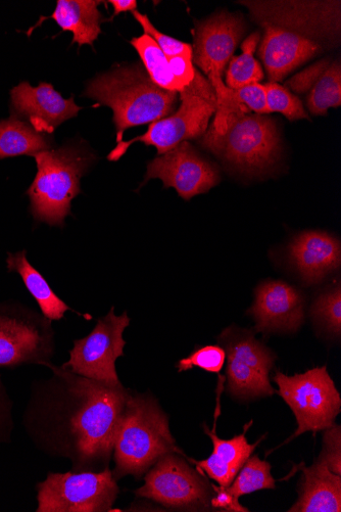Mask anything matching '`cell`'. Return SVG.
<instances>
[{"label": "cell", "mask_w": 341, "mask_h": 512, "mask_svg": "<svg viewBox=\"0 0 341 512\" xmlns=\"http://www.w3.org/2000/svg\"><path fill=\"white\" fill-rule=\"evenodd\" d=\"M53 376L34 381L22 424L34 447L67 458L72 472L110 468L115 436L131 391L78 376L48 363Z\"/></svg>", "instance_id": "cell-1"}, {"label": "cell", "mask_w": 341, "mask_h": 512, "mask_svg": "<svg viewBox=\"0 0 341 512\" xmlns=\"http://www.w3.org/2000/svg\"><path fill=\"white\" fill-rule=\"evenodd\" d=\"M170 453L186 456L170 431L168 415L153 395L131 392L115 436V480L126 476L142 479Z\"/></svg>", "instance_id": "cell-2"}, {"label": "cell", "mask_w": 341, "mask_h": 512, "mask_svg": "<svg viewBox=\"0 0 341 512\" xmlns=\"http://www.w3.org/2000/svg\"><path fill=\"white\" fill-rule=\"evenodd\" d=\"M83 96L113 110L118 144L128 128L152 124L172 115L178 100V92L158 86L138 65L95 77Z\"/></svg>", "instance_id": "cell-3"}, {"label": "cell", "mask_w": 341, "mask_h": 512, "mask_svg": "<svg viewBox=\"0 0 341 512\" xmlns=\"http://www.w3.org/2000/svg\"><path fill=\"white\" fill-rule=\"evenodd\" d=\"M202 145L243 172L261 173L279 158L280 138L275 123L246 111L217 114Z\"/></svg>", "instance_id": "cell-4"}, {"label": "cell", "mask_w": 341, "mask_h": 512, "mask_svg": "<svg viewBox=\"0 0 341 512\" xmlns=\"http://www.w3.org/2000/svg\"><path fill=\"white\" fill-rule=\"evenodd\" d=\"M37 174L27 191L30 211L37 222L63 227L71 203L81 193L80 180L93 157L77 148L63 147L35 157Z\"/></svg>", "instance_id": "cell-5"}, {"label": "cell", "mask_w": 341, "mask_h": 512, "mask_svg": "<svg viewBox=\"0 0 341 512\" xmlns=\"http://www.w3.org/2000/svg\"><path fill=\"white\" fill-rule=\"evenodd\" d=\"M179 93L181 106L177 112L152 123L143 135L131 141L119 143L109 155V161L120 160L135 143L157 148L160 156L183 142L203 136L208 129L210 119L217 111L214 87L196 68L191 83Z\"/></svg>", "instance_id": "cell-6"}, {"label": "cell", "mask_w": 341, "mask_h": 512, "mask_svg": "<svg viewBox=\"0 0 341 512\" xmlns=\"http://www.w3.org/2000/svg\"><path fill=\"white\" fill-rule=\"evenodd\" d=\"M273 381L279 388L276 394L294 412L298 422V430L286 443L307 432L325 431L335 424L341 398L326 365L294 377L276 371Z\"/></svg>", "instance_id": "cell-7"}, {"label": "cell", "mask_w": 341, "mask_h": 512, "mask_svg": "<svg viewBox=\"0 0 341 512\" xmlns=\"http://www.w3.org/2000/svg\"><path fill=\"white\" fill-rule=\"evenodd\" d=\"M54 355L52 320L18 302L0 303V368L46 366Z\"/></svg>", "instance_id": "cell-8"}, {"label": "cell", "mask_w": 341, "mask_h": 512, "mask_svg": "<svg viewBox=\"0 0 341 512\" xmlns=\"http://www.w3.org/2000/svg\"><path fill=\"white\" fill-rule=\"evenodd\" d=\"M36 491V512H105L113 511L120 488L108 468L102 472L48 473Z\"/></svg>", "instance_id": "cell-9"}, {"label": "cell", "mask_w": 341, "mask_h": 512, "mask_svg": "<svg viewBox=\"0 0 341 512\" xmlns=\"http://www.w3.org/2000/svg\"><path fill=\"white\" fill-rule=\"evenodd\" d=\"M187 456L170 453L145 474L144 485L134 491L138 498L152 500L165 508L199 511L211 506L210 485L205 473L194 470Z\"/></svg>", "instance_id": "cell-10"}, {"label": "cell", "mask_w": 341, "mask_h": 512, "mask_svg": "<svg viewBox=\"0 0 341 512\" xmlns=\"http://www.w3.org/2000/svg\"><path fill=\"white\" fill-rule=\"evenodd\" d=\"M131 319L127 312L117 316L115 308L97 320L95 328L85 338L74 341L70 359L62 366L74 374L120 388L121 384L116 368V361L124 356L126 342L123 338Z\"/></svg>", "instance_id": "cell-11"}, {"label": "cell", "mask_w": 341, "mask_h": 512, "mask_svg": "<svg viewBox=\"0 0 341 512\" xmlns=\"http://www.w3.org/2000/svg\"><path fill=\"white\" fill-rule=\"evenodd\" d=\"M192 49V63L206 75L216 91L217 113L233 112L231 89L222 81L243 34L245 24L237 16L220 13L202 22H196Z\"/></svg>", "instance_id": "cell-12"}, {"label": "cell", "mask_w": 341, "mask_h": 512, "mask_svg": "<svg viewBox=\"0 0 341 512\" xmlns=\"http://www.w3.org/2000/svg\"><path fill=\"white\" fill-rule=\"evenodd\" d=\"M219 341L225 348L227 391L232 396L249 400L276 394L269 378L276 356L252 332L227 329Z\"/></svg>", "instance_id": "cell-13"}, {"label": "cell", "mask_w": 341, "mask_h": 512, "mask_svg": "<svg viewBox=\"0 0 341 512\" xmlns=\"http://www.w3.org/2000/svg\"><path fill=\"white\" fill-rule=\"evenodd\" d=\"M154 178L161 179L165 189H175L185 201L208 193L220 181L216 167L188 142L179 144L148 164L142 185Z\"/></svg>", "instance_id": "cell-14"}, {"label": "cell", "mask_w": 341, "mask_h": 512, "mask_svg": "<svg viewBox=\"0 0 341 512\" xmlns=\"http://www.w3.org/2000/svg\"><path fill=\"white\" fill-rule=\"evenodd\" d=\"M13 116L29 123L36 131L52 134L62 123L82 110L74 98L64 99L51 83L37 87L22 82L11 91Z\"/></svg>", "instance_id": "cell-15"}, {"label": "cell", "mask_w": 341, "mask_h": 512, "mask_svg": "<svg viewBox=\"0 0 341 512\" xmlns=\"http://www.w3.org/2000/svg\"><path fill=\"white\" fill-rule=\"evenodd\" d=\"M265 33L258 52L270 83L283 80L323 52V42L301 32L263 25Z\"/></svg>", "instance_id": "cell-16"}, {"label": "cell", "mask_w": 341, "mask_h": 512, "mask_svg": "<svg viewBox=\"0 0 341 512\" xmlns=\"http://www.w3.org/2000/svg\"><path fill=\"white\" fill-rule=\"evenodd\" d=\"M249 313L256 320L257 333L297 332L305 319V299L284 282L268 281L256 290Z\"/></svg>", "instance_id": "cell-17"}, {"label": "cell", "mask_w": 341, "mask_h": 512, "mask_svg": "<svg viewBox=\"0 0 341 512\" xmlns=\"http://www.w3.org/2000/svg\"><path fill=\"white\" fill-rule=\"evenodd\" d=\"M289 256L304 282L320 283L340 265V243L323 231H306L291 242Z\"/></svg>", "instance_id": "cell-18"}, {"label": "cell", "mask_w": 341, "mask_h": 512, "mask_svg": "<svg viewBox=\"0 0 341 512\" xmlns=\"http://www.w3.org/2000/svg\"><path fill=\"white\" fill-rule=\"evenodd\" d=\"M251 425V424H250ZM235 436L230 440H223L216 434V428L210 430L204 426L205 433L213 442V452L205 460L197 461L186 457L191 463L196 465L197 469L206 473L210 479L216 481L221 487H228L237 476L243 465L252 456L257 446L263 441L260 439L255 444H250L247 439V431Z\"/></svg>", "instance_id": "cell-19"}, {"label": "cell", "mask_w": 341, "mask_h": 512, "mask_svg": "<svg viewBox=\"0 0 341 512\" xmlns=\"http://www.w3.org/2000/svg\"><path fill=\"white\" fill-rule=\"evenodd\" d=\"M151 79L161 88L181 92L194 78L192 54L168 59L158 44L143 34L131 40Z\"/></svg>", "instance_id": "cell-20"}, {"label": "cell", "mask_w": 341, "mask_h": 512, "mask_svg": "<svg viewBox=\"0 0 341 512\" xmlns=\"http://www.w3.org/2000/svg\"><path fill=\"white\" fill-rule=\"evenodd\" d=\"M300 496L290 512H340L341 476L332 473L319 458L303 468Z\"/></svg>", "instance_id": "cell-21"}, {"label": "cell", "mask_w": 341, "mask_h": 512, "mask_svg": "<svg viewBox=\"0 0 341 512\" xmlns=\"http://www.w3.org/2000/svg\"><path fill=\"white\" fill-rule=\"evenodd\" d=\"M101 4L96 0H59L54 14L51 17H42L39 24L53 19L63 31L73 33V43L79 46L92 45L102 33V23L106 22L99 11Z\"/></svg>", "instance_id": "cell-22"}, {"label": "cell", "mask_w": 341, "mask_h": 512, "mask_svg": "<svg viewBox=\"0 0 341 512\" xmlns=\"http://www.w3.org/2000/svg\"><path fill=\"white\" fill-rule=\"evenodd\" d=\"M9 271L17 272L37 302L42 315L50 320H61L67 311H73L48 285L43 275L27 259V251L9 253L7 259Z\"/></svg>", "instance_id": "cell-23"}, {"label": "cell", "mask_w": 341, "mask_h": 512, "mask_svg": "<svg viewBox=\"0 0 341 512\" xmlns=\"http://www.w3.org/2000/svg\"><path fill=\"white\" fill-rule=\"evenodd\" d=\"M53 142L47 134L36 131L29 123L12 116L0 121V160L31 156L51 151Z\"/></svg>", "instance_id": "cell-24"}, {"label": "cell", "mask_w": 341, "mask_h": 512, "mask_svg": "<svg viewBox=\"0 0 341 512\" xmlns=\"http://www.w3.org/2000/svg\"><path fill=\"white\" fill-rule=\"evenodd\" d=\"M260 40V32L251 34L241 45L242 54L232 57L226 72V86L229 89L236 90L263 80L262 66L254 57Z\"/></svg>", "instance_id": "cell-25"}, {"label": "cell", "mask_w": 341, "mask_h": 512, "mask_svg": "<svg viewBox=\"0 0 341 512\" xmlns=\"http://www.w3.org/2000/svg\"><path fill=\"white\" fill-rule=\"evenodd\" d=\"M275 488V480L271 475V464L261 460L258 455H254L247 460L231 485L225 490L234 501L238 502L241 496Z\"/></svg>", "instance_id": "cell-26"}, {"label": "cell", "mask_w": 341, "mask_h": 512, "mask_svg": "<svg viewBox=\"0 0 341 512\" xmlns=\"http://www.w3.org/2000/svg\"><path fill=\"white\" fill-rule=\"evenodd\" d=\"M341 105V67L340 62L330 64L318 82L311 89L307 106L315 116L326 115L330 108Z\"/></svg>", "instance_id": "cell-27"}, {"label": "cell", "mask_w": 341, "mask_h": 512, "mask_svg": "<svg viewBox=\"0 0 341 512\" xmlns=\"http://www.w3.org/2000/svg\"><path fill=\"white\" fill-rule=\"evenodd\" d=\"M264 86L269 113H281L289 121L309 119L302 101L295 95H292L287 88L277 83H267Z\"/></svg>", "instance_id": "cell-28"}, {"label": "cell", "mask_w": 341, "mask_h": 512, "mask_svg": "<svg viewBox=\"0 0 341 512\" xmlns=\"http://www.w3.org/2000/svg\"><path fill=\"white\" fill-rule=\"evenodd\" d=\"M312 314L327 332L334 336H340L341 291L339 284L317 298Z\"/></svg>", "instance_id": "cell-29"}, {"label": "cell", "mask_w": 341, "mask_h": 512, "mask_svg": "<svg viewBox=\"0 0 341 512\" xmlns=\"http://www.w3.org/2000/svg\"><path fill=\"white\" fill-rule=\"evenodd\" d=\"M225 360V350L221 346L210 345L194 350L188 357L179 360L176 367L179 372L198 367L211 374L219 375Z\"/></svg>", "instance_id": "cell-30"}, {"label": "cell", "mask_w": 341, "mask_h": 512, "mask_svg": "<svg viewBox=\"0 0 341 512\" xmlns=\"http://www.w3.org/2000/svg\"><path fill=\"white\" fill-rule=\"evenodd\" d=\"M135 20L142 26L144 34L149 35L159 46L168 59L192 54V48L189 44L179 41L171 36L161 33L151 23L146 15H142L135 11L132 13Z\"/></svg>", "instance_id": "cell-31"}, {"label": "cell", "mask_w": 341, "mask_h": 512, "mask_svg": "<svg viewBox=\"0 0 341 512\" xmlns=\"http://www.w3.org/2000/svg\"><path fill=\"white\" fill-rule=\"evenodd\" d=\"M231 99L235 111L251 110L258 115L269 113L264 84L255 83L236 90L231 89Z\"/></svg>", "instance_id": "cell-32"}, {"label": "cell", "mask_w": 341, "mask_h": 512, "mask_svg": "<svg viewBox=\"0 0 341 512\" xmlns=\"http://www.w3.org/2000/svg\"><path fill=\"white\" fill-rule=\"evenodd\" d=\"M328 469L341 476V429L338 425H333L325 430L323 438V450L319 456Z\"/></svg>", "instance_id": "cell-33"}, {"label": "cell", "mask_w": 341, "mask_h": 512, "mask_svg": "<svg viewBox=\"0 0 341 512\" xmlns=\"http://www.w3.org/2000/svg\"><path fill=\"white\" fill-rule=\"evenodd\" d=\"M330 64L331 62L328 59L322 60L289 79L285 85L292 91L300 93V95L308 93L328 69Z\"/></svg>", "instance_id": "cell-34"}, {"label": "cell", "mask_w": 341, "mask_h": 512, "mask_svg": "<svg viewBox=\"0 0 341 512\" xmlns=\"http://www.w3.org/2000/svg\"><path fill=\"white\" fill-rule=\"evenodd\" d=\"M13 407V400L9 395L2 375H0V445L12 442V434L15 427Z\"/></svg>", "instance_id": "cell-35"}, {"label": "cell", "mask_w": 341, "mask_h": 512, "mask_svg": "<svg viewBox=\"0 0 341 512\" xmlns=\"http://www.w3.org/2000/svg\"><path fill=\"white\" fill-rule=\"evenodd\" d=\"M212 489L216 492V496L212 497L211 500V506L214 508L237 512L249 511L248 508L243 507L239 504V502L234 501V499L227 493L225 488L212 485Z\"/></svg>", "instance_id": "cell-36"}, {"label": "cell", "mask_w": 341, "mask_h": 512, "mask_svg": "<svg viewBox=\"0 0 341 512\" xmlns=\"http://www.w3.org/2000/svg\"><path fill=\"white\" fill-rule=\"evenodd\" d=\"M108 3L114 7V17L121 13H133L137 10V3L135 0H110Z\"/></svg>", "instance_id": "cell-37"}]
</instances>
